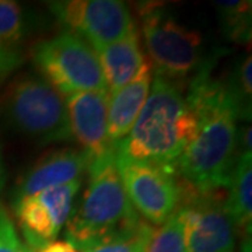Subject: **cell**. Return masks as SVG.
<instances>
[{
	"label": "cell",
	"mask_w": 252,
	"mask_h": 252,
	"mask_svg": "<svg viewBox=\"0 0 252 252\" xmlns=\"http://www.w3.org/2000/svg\"><path fill=\"white\" fill-rule=\"evenodd\" d=\"M196 119V132L178 162V175L200 193L228 187L238 150V99L230 83L213 79L210 69H200L190 81L188 95Z\"/></svg>",
	"instance_id": "1"
},
{
	"label": "cell",
	"mask_w": 252,
	"mask_h": 252,
	"mask_svg": "<svg viewBox=\"0 0 252 252\" xmlns=\"http://www.w3.org/2000/svg\"><path fill=\"white\" fill-rule=\"evenodd\" d=\"M195 132L196 119L180 87L156 74L130 132L114 144L115 156L178 172V162Z\"/></svg>",
	"instance_id": "2"
},
{
	"label": "cell",
	"mask_w": 252,
	"mask_h": 252,
	"mask_svg": "<svg viewBox=\"0 0 252 252\" xmlns=\"http://www.w3.org/2000/svg\"><path fill=\"white\" fill-rule=\"evenodd\" d=\"M87 171L90 174L89 187L66 221L67 243L77 251L140 220L122 185L114 147L93 160Z\"/></svg>",
	"instance_id": "3"
},
{
	"label": "cell",
	"mask_w": 252,
	"mask_h": 252,
	"mask_svg": "<svg viewBox=\"0 0 252 252\" xmlns=\"http://www.w3.org/2000/svg\"><path fill=\"white\" fill-rule=\"evenodd\" d=\"M0 118L23 136L39 144L73 139L66 98L38 74H23L0 97Z\"/></svg>",
	"instance_id": "4"
},
{
	"label": "cell",
	"mask_w": 252,
	"mask_h": 252,
	"mask_svg": "<svg viewBox=\"0 0 252 252\" xmlns=\"http://www.w3.org/2000/svg\"><path fill=\"white\" fill-rule=\"evenodd\" d=\"M36 70L63 97L81 91L107 90L97 52L80 36L62 32L32 48Z\"/></svg>",
	"instance_id": "5"
},
{
	"label": "cell",
	"mask_w": 252,
	"mask_h": 252,
	"mask_svg": "<svg viewBox=\"0 0 252 252\" xmlns=\"http://www.w3.org/2000/svg\"><path fill=\"white\" fill-rule=\"evenodd\" d=\"M142 34L156 74L171 81L188 77L202 63L200 32L165 14L157 4L140 7Z\"/></svg>",
	"instance_id": "6"
},
{
	"label": "cell",
	"mask_w": 252,
	"mask_h": 252,
	"mask_svg": "<svg viewBox=\"0 0 252 252\" xmlns=\"http://www.w3.org/2000/svg\"><path fill=\"white\" fill-rule=\"evenodd\" d=\"M115 161L124 189L136 213H140L149 224H162L182 200L184 185H181L178 172L117 156Z\"/></svg>",
	"instance_id": "7"
},
{
	"label": "cell",
	"mask_w": 252,
	"mask_h": 252,
	"mask_svg": "<svg viewBox=\"0 0 252 252\" xmlns=\"http://www.w3.org/2000/svg\"><path fill=\"white\" fill-rule=\"evenodd\" d=\"M49 10L66 28L94 49L125 38L136 30L130 11L119 0H64L51 1Z\"/></svg>",
	"instance_id": "8"
},
{
	"label": "cell",
	"mask_w": 252,
	"mask_h": 252,
	"mask_svg": "<svg viewBox=\"0 0 252 252\" xmlns=\"http://www.w3.org/2000/svg\"><path fill=\"white\" fill-rule=\"evenodd\" d=\"M219 192L200 193L185 182L180 206L185 212L188 252L235 251L237 227Z\"/></svg>",
	"instance_id": "9"
},
{
	"label": "cell",
	"mask_w": 252,
	"mask_h": 252,
	"mask_svg": "<svg viewBox=\"0 0 252 252\" xmlns=\"http://www.w3.org/2000/svg\"><path fill=\"white\" fill-rule=\"evenodd\" d=\"M66 98L69 125L91 161L114 147L108 140V90L81 91Z\"/></svg>",
	"instance_id": "10"
},
{
	"label": "cell",
	"mask_w": 252,
	"mask_h": 252,
	"mask_svg": "<svg viewBox=\"0 0 252 252\" xmlns=\"http://www.w3.org/2000/svg\"><path fill=\"white\" fill-rule=\"evenodd\" d=\"M91 157L83 150L62 149L42 156L20 178L14 190V200L34 196L51 187L81 178L89 170Z\"/></svg>",
	"instance_id": "11"
},
{
	"label": "cell",
	"mask_w": 252,
	"mask_h": 252,
	"mask_svg": "<svg viewBox=\"0 0 252 252\" xmlns=\"http://www.w3.org/2000/svg\"><path fill=\"white\" fill-rule=\"evenodd\" d=\"M152 81L153 66L146 61L132 80L109 94L108 140L112 146L119 143L130 132L149 97Z\"/></svg>",
	"instance_id": "12"
},
{
	"label": "cell",
	"mask_w": 252,
	"mask_h": 252,
	"mask_svg": "<svg viewBox=\"0 0 252 252\" xmlns=\"http://www.w3.org/2000/svg\"><path fill=\"white\" fill-rule=\"evenodd\" d=\"M94 51L98 56L101 70L109 94L127 84L146 63L137 28L117 42L99 46Z\"/></svg>",
	"instance_id": "13"
},
{
	"label": "cell",
	"mask_w": 252,
	"mask_h": 252,
	"mask_svg": "<svg viewBox=\"0 0 252 252\" xmlns=\"http://www.w3.org/2000/svg\"><path fill=\"white\" fill-rule=\"evenodd\" d=\"M225 209L237 230L251 237L252 228V164L251 153H241L237 158L228 182Z\"/></svg>",
	"instance_id": "14"
},
{
	"label": "cell",
	"mask_w": 252,
	"mask_h": 252,
	"mask_svg": "<svg viewBox=\"0 0 252 252\" xmlns=\"http://www.w3.org/2000/svg\"><path fill=\"white\" fill-rule=\"evenodd\" d=\"M13 206L26 245L31 251H39L46 244L55 241L59 231L56 230L48 209L36 195L17 199Z\"/></svg>",
	"instance_id": "15"
},
{
	"label": "cell",
	"mask_w": 252,
	"mask_h": 252,
	"mask_svg": "<svg viewBox=\"0 0 252 252\" xmlns=\"http://www.w3.org/2000/svg\"><path fill=\"white\" fill-rule=\"evenodd\" d=\"M154 233L153 225L140 219L135 225L97 240L79 252H147Z\"/></svg>",
	"instance_id": "16"
},
{
	"label": "cell",
	"mask_w": 252,
	"mask_h": 252,
	"mask_svg": "<svg viewBox=\"0 0 252 252\" xmlns=\"http://www.w3.org/2000/svg\"><path fill=\"white\" fill-rule=\"evenodd\" d=\"M251 1H217L216 7L230 39L240 44L251 41Z\"/></svg>",
	"instance_id": "17"
},
{
	"label": "cell",
	"mask_w": 252,
	"mask_h": 252,
	"mask_svg": "<svg viewBox=\"0 0 252 252\" xmlns=\"http://www.w3.org/2000/svg\"><path fill=\"white\" fill-rule=\"evenodd\" d=\"M81 178H77V180L70 181L67 184L51 187V188H46L41 190L39 193H36L41 203L48 209L58 231L62 230V227L66 224L67 219L72 213L74 196L79 192Z\"/></svg>",
	"instance_id": "18"
},
{
	"label": "cell",
	"mask_w": 252,
	"mask_h": 252,
	"mask_svg": "<svg viewBox=\"0 0 252 252\" xmlns=\"http://www.w3.org/2000/svg\"><path fill=\"white\" fill-rule=\"evenodd\" d=\"M147 252H188L185 238V212L178 206L160 230H156Z\"/></svg>",
	"instance_id": "19"
},
{
	"label": "cell",
	"mask_w": 252,
	"mask_h": 252,
	"mask_svg": "<svg viewBox=\"0 0 252 252\" xmlns=\"http://www.w3.org/2000/svg\"><path fill=\"white\" fill-rule=\"evenodd\" d=\"M28 31V20L17 1L0 0V45L17 46Z\"/></svg>",
	"instance_id": "20"
},
{
	"label": "cell",
	"mask_w": 252,
	"mask_h": 252,
	"mask_svg": "<svg viewBox=\"0 0 252 252\" xmlns=\"http://www.w3.org/2000/svg\"><path fill=\"white\" fill-rule=\"evenodd\" d=\"M0 252H32L21 241L6 207L0 203Z\"/></svg>",
	"instance_id": "21"
},
{
	"label": "cell",
	"mask_w": 252,
	"mask_h": 252,
	"mask_svg": "<svg viewBox=\"0 0 252 252\" xmlns=\"http://www.w3.org/2000/svg\"><path fill=\"white\" fill-rule=\"evenodd\" d=\"M24 61V56L17 46L0 45V83L17 70Z\"/></svg>",
	"instance_id": "22"
},
{
	"label": "cell",
	"mask_w": 252,
	"mask_h": 252,
	"mask_svg": "<svg viewBox=\"0 0 252 252\" xmlns=\"http://www.w3.org/2000/svg\"><path fill=\"white\" fill-rule=\"evenodd\" d=\"M36 252H79L67 241H52Z\"/></svg>",
	"instance_id": "23"
},
{
	"label": "cell",
	"mask_w": 252,
	"mask_h": 252,
	"mask_svg": "<svg viewBox=\"0 0 252 252\" xmlns=\"http://www.w3.org/2000/svg\"><path fill=\"white\" fill-rule=\"evenodd\" d=\"M241 252H252L251 237H244L243 244H241Z\"/></svg>",
	"instance_id": "24"
},
{
	"label": "cell",
	"mask_w": 252,
	"mask_h": 252,
	"mask_svg": "<svg viewBox=\"0 0 252 252\" xmlns=\"http://www.w3.org/2000/svg\"><path fill=\"white\" fill-rule=\"evenodd\" d=\"M4 184V170H3V164H1V157H0V189Z\"/></svg>",
	"instance_id": "25"
},
{
	"label": "cell",
	"mask_w": 252,
	"mask_h": 252,
	"mask_svg": "<svg viewBox=\"0 0 252 252\" xmlns=\"http://www.w3.org/2000/svg\"><path fill=\"white\" fill-rule=\"evenodd\" d=\"M231 252H235V251H231Z\"/></svg>",
	"instance_id": "26"
}]
</instances>
